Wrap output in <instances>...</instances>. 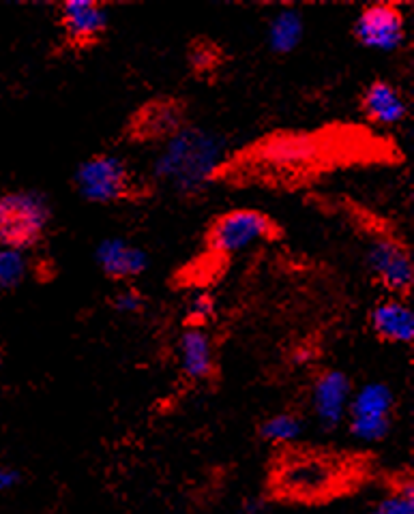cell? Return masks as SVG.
Masks as SVG:
<instances>
[{
	"label": "cell",
	"instance_id": "ffe728a7",
	"mask_svg": "<svg viewBox=\"0 0 414 514\" xmlns=\"http://www.w3.org/2000/svg\"><path fill=\"white\" fill-rule=\"evenodd\" d=\"M28 260L20 251L0 249V296L16 290L26 279Z\"/></svg>",
	"mask_w": 414,
	"mask_h": 514
},
{
	"label": "cell",
	"instance_id": "5bb4252c",
	"mask_svg": "<svg viewBox=\"0 0 414 514\" xmlns=\"http://www.w3.org/2000/svg\"><path fill=\"white\" fill-rule=\"evenodd\" d=\"M352 399L350 377L342 371H322L312 386V407L324 429H335L348 414Z\"/></svg>",
	"mask_w": 414,
	"mask_h": 514
},
{
	"label": "cell",
	"instance_id": "ba28073f",
	"mask_svg": "<svg viewBox=\"0 0 414 514\" xmlns=\"http://www.w3.org/2000/svg\"><path fill=\"white\" fill-rule=\"evenodd\" d=\"M187 125L189 103L174 95H157L129 114L123 138L136 146H164Z\"/></svg>",
	"mask_w": 414,
	"mask_h": 514
},
{
	"label": "cell",
	"instance_id": "3957f363",
	"mask_svg": "<svg viewBox=\"0 0 414 514\" xmlns=\"http://www.w3.org/2000/svg\"><path fill=\"white\" fill-rule=\"evenodd\" d=\"M331 206L365 240V264L374 283L387 296L408 300L414 287V264L404 234L374 210L348 198H339Z\"/></svg>",
	"mask_w": 414,
	"mask_h": 514
},
{
	"label": "cell",
	"instance_id": "277c9868",
	"mask_svg": "<svg viewBox=\"0 0 414 514\" xmlns=\"http://www.w3.org/2000/svg\"><path fill=\"white\" fill-rule=\"evenodd\" d=\"M73 187L82 200L101 206L144 204L153 200L151 178L138 174L129 161L112 153H95L73 172Z\"/></svg>",
	"mask_w": 414,
	"mask_h": 514
},
{
	"label": "cell",
	"instance_id": "4fadbf2b",
	"mask_svg": "<svg viewBox=\"0 0 414 514\" xmlns=\"http://www.w3.org/2000/svg\"><path fill=\"white\" fill-rule=\"evenodd\" d=\"M95 262L108 281L131 285L149 268V255L125 238H108L97 247Z\"/></svg>",
	"mask_w": 414,
	"mask_h": 514
},
{
	"label": "cell",
	"instance_id": "d6986e66",
	"mask_svg": "<svg viewBox=\"0 0 414 514\" xmlns=\"http://www.w3.org/2000/svg\"><path fill=\"white\" fill-rule=\"evenodd\" d=\"M303 422L297 414H275L260 425V437L269 444H290L299 440Z\"/></svg>",
	"mask_w": 414,
	"mask_h": 514
},
{
	"label": "cell",
	"instance_id": "9c48e42d",
	"mask_svg": "<svg viewBox=\"0 0 414 514\" xmlns=\"http://www.w3.org/2000/svg\"><path fill=\"white\" fill-rule=\"evenodd\" d=\"M395 397L393 390L382 384H365L361 390L352 392L348 405L350 433L361 442H380L391 431Z\"/></svg>",
	"mask_w": 414,
	"mask_h": 514
},
{
	"label": "cell",
	"instance_id": "d4e9b609",
	"mask_svg": "<svg viewBox=\"0 0 414 514\" xmlns=\"http://www.w3.org/2000/svg\"><path fill=\"white\" fill-rule=\"evenodd\" d=\"M243 514H262V506L260 504H247Z\"/></svg>",
	"mask_w": 414,
	"mask_h": 514
},
{
	"label": "cell",
	"instance_id": "6da1fadb",
	"mask_svg": "<svg viewBox=\"0 0 414 514\" xmlns=\"http://www.w3.org/2000/svg\"><path fill=\"white\" fill-rule=\"evenodd\" d=\"M399 161V146L367 125L277 129L221 157L209 183L228 189L301 191L335 172Z\"/></svg>",
	"mask_w": 414,
	"mask_h": 514
},
{
	"label": "cell",
	"instance_id": "7c38bea8",
	"mask_svg": "<svg viewBox=\"0 0 414 514\" xmlns=\"http://www.w3.org/2000/svg\"><path fill=\"white\" fill-rule=\"evenodd\" d=\"M359 110L367 127L387 129L404 123L408 116V99L397 84L376 78L361 93Z\"/></svg>",
	"mask_w": 414,
	"mask_h": 514
},
{
	"label": "cell",
	"instance_id": "2e32d148",
	"mask_svg": "<svg viewBox=\"0 0 414 514\" xmlns=\"http://www.w3.org/2000/svg\"><path fill=\"white\" fill-rule=\"evenodd\" d=\"M181 369L196 382H209L217 373L215 345L204 328H185L179 339Z\"/></svg>",
	"mask_w": 414,
	"mask_h": 514
},
{
	"label": "cell",
	"instance_id": "30bf717a",
	"mask_svg": "<svg viewBox=\"0 0 414 514\" xmlns=\"http://www.w3.org/2000/svg\"><path fill=\"white\" fill-rule=\"evenodd\" d=\"M58 28L69 52H88L97 48L108 33V7L95 0H67L58 5Z\"/></svg>",
	"mask_w": 414,
	"mask_h": 514
},
{
	"label": "cell",
	"instance_id": "603a6c76",
	"mask_svg": "<svg viewBox=\"0 0 414 514\" xmlns=\"http://www.w3.org/2000/svg\"><path fill=\"white\" fill-rule=\"evenodd\" d=\"M112 309L123 315H138L146 307V296L136 285H118V290L112 294Z\"/></svg>",
	"mask_w": 414,
	"mask_h": 514
},
{
	"label": "cell",
	"instance_id": "44dd1931",
	"mask_svg": "<svg viewBox=\"0 0 414 514\" xmlns=\"http://www.w3.org/2000/svg\"><path fill=\"white\" fill-rule=\"evenodd\" d=\"M217 305L209 290H196L185 309V328H204L215 320Z\"/></svg>",
	"mask_w": 414,
	"mask_h": 514
},
{
	"label": "cell",
	"instance_id": "52a82bcc",
	"mask_svg": "<svg viewBox=\"0 0 414 514\" xmlns=\"http://www.w3.org/2000/svg\"><path fill=\"white\" fill-rule=\"evenodd\" d=\"M52 221L50 204L35 191L0 195V249L28 251L46 236Z\"/></svg>",
	"mask_w": 414,
	"mask_h": 514
},
{
	"label": "cell",
	"instance_id": "e0dca14e",
	"mask_svg": "<svg viewBox=\"0 0 414 514\" xmlns=\"http://www.w3.org/2000/svg\"><path fill=\"white\" fill-rule=\"evenodd\" d=\"M228 63V54L219 41L198 35L187 45V65L191 75L200 82L217 80Z\"/></svg>",
	"mask_w": 414,
	"mask_h": 514
},
{
	"label": "cell",
	"instance_id": "8992f818",
	"mask_svg": "<svg viewBox=\"0 0 414 514\" xmlns=\"http://www.w3.org/2000/svg\"><path fill=\"white\" fill-rule=\"evenodd\" d=\"M344 478V465L322 452H288L273 474V487L290 500H318Z\"/></svg>",
	"mask_w": 414,
	"mask_h": 514
},
{
	"label": "cell",
	"instance_id": "7402d4cb",
	"mask_svg": "<svg viewBox=\"0 0 414 514\" xmlns=\"http://www.w3.org/2000/svg\"><path fill=\"white\" fill-rule=\"evenodd\" d=\"M414 489L410 478L399 482L397 489L378 502L372 514H414Z\"/></svg>",
	"mask_w": 414,
	"mask_h": 514
},
{
	"label": "cell",
	"instance_id": "ac0fdd59",
	"mask_svg": "<svg viewBox=\"0 0 414 514\" xmlns=\"http://www.w3.org/2000/svg\"><path fill=\"white\" fill-rule=\"evenodd\" d=\"M303 15L294 9L279 11L269 26V45L275 54H290L303 41Z\"/></svg>",
	"mask_w": 414,
	"mask_h": 514
},
{
	"label": "cell",
	"instance_id": "8fae6325",
	"mask_svg": "<svg viewBox=\"0 0 414 514\" xmlns=\"http://www.w3.org/2000/svg\"><path fill=\"white\" fill-rule=\"evenodd\" d=\"M352 35L367 50L393 52L406 41V13L395 3L367 5L354 20Z\"/></svg>",
	"mask_w": 414,
	"mask_h": 514
},
{
	"label": "cell",
	"instance_id": "5b68a950",
	"mask_svg": "<svg viewBox=\"0 0 414 514\" xmlns=\"http://www.w3.org/2000/svg\"><path fill=\"white\" fill-rule=\"evenodd\" d=\"M219 144L209 133L187 125L176 138L164 144L155 163V178L170 185L183 198L209 187L215 165L221 161Z\"/></svg>",
	"mask_w": 414,
	"mask_h": 514
},
{
	"label": "cell",
	"instance_id": "7a4b0ae2",
	"mask_svg": "<svg viewBox=\"0 0 414 514\" xmlns=\"http://www.w3.org/2000/svg\"><path fill=\"white\" fill-rule=\"evenodd\" d=\"M286 230L282 223L258 208H230L217 213L202 234V245L194 260L187 262L176 279L194 290H209L219 281L236 253L258 243H279Z\"/></svg>",
	"mask_w": 414,
	"mask_h": 514
},
{
	"label": "cell",
	"instance_id": "cb8c5ba5",
	"mask_svg": "<svg viewBox=\"0 0 414 514\" xmlns=\"http://www.w3.org/2000/svg\"><path fill=\"white\" fill-rule=\"evenodd\" d=\"M20 482V474L11 467H0V493L11 491Z\"/></svg>",
	"mask_w": 414,
	"mask_h": 514
},
{
	"label": "cell",
	"instance_id": "9a60e30c",
	"mask_svg": "<svg viewBox=\"0 0 414 514\" xmlns=\"http://www.w3.org/2000/svg\"><path fill=\"white\" fill-rule=\"evenodd\" d=\"M369 328L384 343L410 345L414 339V315L408 300L395 296L380 298L369 311Z\"/></svg>",
	"mask_w": 414,
	"mask_h": 514
}]
</instances>
